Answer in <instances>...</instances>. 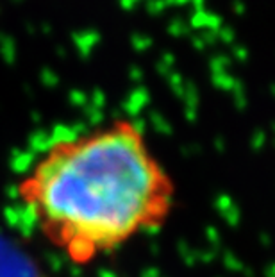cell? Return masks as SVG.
<instances>
[{
    "mask_svg": "<svg viewBox=\"0 0 275 277\" xmlns=\"http://www.w3.org/2000/svg\"><path fill=\"white\" fill-rule=\"evenodd\" d=\"M34 231L77 267L161 229L175 183L131 120L55 139L16 183Z\"/></svg>",
    "mask_w": 275,
    "mask_h": 277,
    "instance_id": "6da1fadb",
    "label": "cell"
}]
</instances>
